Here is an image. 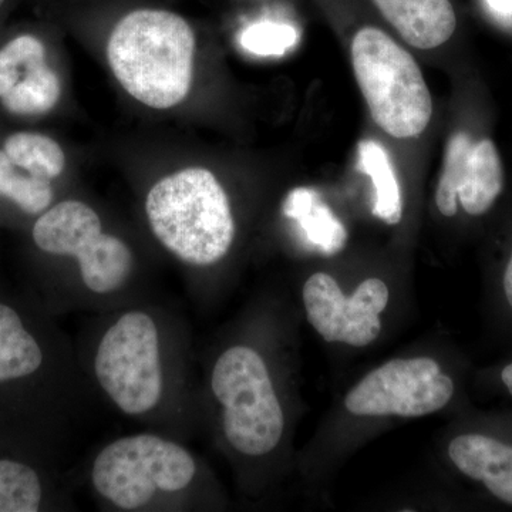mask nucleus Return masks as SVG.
<instances>
[{"label":"nucleus","instance_id":"nucleus-1","mask_svg":"<svg viewBox=\"0 0 512 512\" xmlns=\"http://www.w3.org/2000/svg\"><path fill=\"white\" fill-rule=\"evenodd\" d=\"M195 36L187 20L167 10L128 13L111 32L107 60L130 96L151 109L185 100L194 72Z\"/></svg>","mask_w":512,"mask_h":512},{"label":"nucleus","instance_id":"nucleus-13","mask_svg":"<svg viewBox=\"0 0 512 512\" xmlns=\"http://www.w3.org/2000/svg\"><path fill=\"white\" fill-rule=\"evenodd\" d=\"M42 363V349L19 313L0 303V383L33 375Z\"/></svg>","mask_w":512,"mask_h":512},{"label":"nucleus","instance_id":"nucleus-7","mask_svg":"<svg viewBox=\"0 0 512 512\" xmlns=\"http://www.w3.org/2000/svg\"><path fill=\"white\" fill-rule=\"evenodd\" d=\"M94 367L100 386L124 413L154 409L163 393L154 320L143 312L121 316L101 339Z\"/></svg>","mask_w":512,"mask_h":512},{"label":"nucleus","instance_id":"nucleus-4","mask_svg":"<svg viewBox=\"0 0 512 512\" xmlns=\"http://www.w3.org/2000/svg\"><path fill=\"white\" fill-rule=\"evenodd\" d=\"M211 384L224 407L229 444L251 457L275 450L284 434V412L261 355L247 346L228 349L215 363Z\"/></svg>","mask_w":512,"mask_h":512},{"label":"nucleus","instance_id":"nucleus-3","mask_svg":"<svg viewBox=\"0 0 512 512\" xmlns=\"http://www.w3.org/2000/svg\"><path fill=\"white\" fill-rule=\"evenodd\" d=\"M352 64L370 114L394 138L420 136L433 114L430 90L414 57L383 30L360 29Z\"/></svg>","mask_w":512,"mask_h":512},{"label":"nucleus","instance_id":"nucleus-22","mask_svg":"<svg viewBox=\"0 0 512 512\" xmlns=\"http://www.w3.org/2000/svg\"><path fill=\"white\" fill-rule=\"evenodd\" d=\"M503 285L505 298H507V302L510 303V306L512 308V252L510 256V261H508L507 264V268H505Z\"/></svg>","mask_w":512,"mask_h":512},{"label":"nucleus","instance_id":"nucleus-5","mask_svg":"<svg viewBox=\"0 0 512 512\" xmlns=\"http://www.w3.org/2000/svg\"><path fill=\"white\" fill-rule=\"evenodd\" d=\"M194 476L185 448L151 434L114 441L101 450L92 471L97 493L123 510L143 507L157 491L184 490Z\"/></svg>","mask_w":512,"mask_h":512},{"label":"nucleus","instance_id":"nucleus-12","mask_svg":"<svg viewBox=\"0 0 512 512\" xmlns=\"http://www.w3.org/2000/svg\"><path fill=\"white\" fill-rule=\"evenodd\" d=\"M448 457L471 480L480 481L503 503L512 505V446L484 434L451 440Z\"/></svg>","mask_w":512,"mask_h":512},{"label":"nucleus","instance_id":"nucleus-15","mask_svg":"<svg viewBox=\"0 0 512 512\" xmlns=\"http://www.w3.org/2000/svg\"><path fill=\"white\" fill-rule=\"evenodd\" d=\"M360 164L363 171L372 178L375 188L373 214L387 225L402 221L403 200L399 181L389 154L376 141H363L359 146Z\"/></svg>","mask_w":512,"mask_h":512},{"label":"nucleus","instance_id":"nucleus-8","mask_svg":"<svg viewBox=\"0 0 512 512\" xmlns=\"http://www.w3.org/2000/svg\"><path fill=\"white\" fill-rule=\"evenodd\" d=\"M454 396V382L430 357L394 359L365 376L345 399L359 417H421L444 409Z\"/></svg>","mask_w":512,"mask_h":512},{"label":"nucleus","instance_id":"nucleus-16","mask_svg":"<svg viewBox=\"0 0 512 512\" xmlns=\"http://www.w3.org/2000/svg\"><path fill=\"white\" fill-rule=\"evenodd\" d=\"M62 97L59 74L47 62L20 80L3 99L0 106L16 117H42L50 113Z\"/></svg>","mask_w":512,"mask_h":512},{"label":"nucleus","instance_id":"nucleus-24","mask_svg":"<svg viewBox=\"0 0 512 512\" xmlns=\"http://www.w3.org/2000/svg\"><path fill=\"white\" fill-rule=\"evenodd\" d=\"M501 380H503L504 386L507 387L512 396V363L504 367L503 372H501Z\"/></svg>","mask_w":512,"mask_h":512},{"label":"nucleus","instance_id":"nucleus-21","mask_svg":"<svg viewBox=\"0 0 512 512\" xmlns=\"http://www.w3.org/2000/svg\"><path fill=\"white\" fill-rule=\"evenodd\" d=\"M298 32L285 23L261 22L241 33L239 43L258 56H282L298 43Z\"/></svg>","mask_w":512,"mask_h":512},{"label":"nucleus","instance_id":"nucleus-17","mask_svg":"<svg viewBox=\"0 0 512 512\" xmlns=\"http://www.w3.org/2000/svg\"><path fill=\"white\" fill-rule=\"evenodd\" d=\"M0 148L20 168L46 180H56L66 165L60 144L35 131H16L3 140Z\"/></svg>","mask_w":512,"mask_h":512},{"label":"nucleus","instance_id":"nucleus-18","mask_svg":"<svg viewBox=\"0 0 512 512\" xmlns=\"http://www.w3.org/2000/svg\"><path fill=\"white\" fill-rule=\"evenodd\" d=\"M52 183L20 168L0 148V198L12 202L25 214H43L55 195Z\"/></svg>","mask_w":512,"mask_h":512},{"label":"nucleus","instance_id":"nucleus-10","mask_svg":"<svg viewBox=\"0 0 512 512\" xmlns=\"http://www.w3.org/2000/svg\"><path fill=\"white\" fill-rule=\"evenodd\" d=\"M504 188V171L493 141H473L466 131L448 140L443 173L436 191L437 208L444 217H454L458 202L473 217L493 208Z\"/></svg>","mask_w":512,"mask_h":512},{"label":"nucleus","instance_id":"nucleus-9","mask_svg":"<svg viewBox=\"0 0 512 512\" xmlns=\"http://www.w3.org/2000/svg\"><path fill=\"white\" fill-rule=\"evenodd\" d=\"M390 293L382 279L369 278L346 296L333 276L318 272L303 285L306 316L326 342L365 348L382 332L380 313Z\"/></svg>","mask_w":512,"mask_h":512},{"label":"nucleus","instance_id":"nucleus-25","mask_svg":"<svg viewBox=\"0 0 512 512\" xmlns=\"http://www.w3.org/2000/svg\"><path fill=\"white\" fill-rule=\"evenodd\" d=\"M6 0H0V10L5 6Z\"/></svg>","mask_w":512,"mask_h":512},{"label":"nucleus","instance_id":"nucleus-20","mask_svg":"<svg viewBox=\"0 0 512 512\" xmlns=\"http://www.w3.org/2000/svg\"><path fill=\"white\" fill-rule=\"evenodd\" d=\"M42 484L36 471L13 460H0V512H36Z\"/></svg>","mask_w":512,"mask_h":512},{"label":"nucleus","instance_id":"nucleus-6","mask_svg":"<svg viewBox=\"0 0 512 512\" xmlns=\"http://www.w3.org/2000/svg\"><path fill=\"white\" fill-rule=\"evenodd\" d=\"M33 241L50 255L74 256L90 291L110 293L133 271V254L121 239L104 234L99 215L80 201H63L40 215Z\"/></svg>","mask_w":512,"mask_h":512},{"label":"nucleus","instance_id":"nucleus-2","mask_svg":"<svg viewBox=\"0 0 512 512\" xmlns=\"http://www.w3.org/2000/svg\"><path fill=\"white\" fill-rule=\"evenodd\" d=\"M146 211L158 241L187 264H217L234 242L227 192L205 168H187L163 178L151 188Z\"/></svg>","mask_w":512,"mask_h":512},{"label":"nucleus","instance_id":"nucleus-23","mask_svg":"<svg viewBox=\"0 0 512 512\" xmlns=\"http://www.w3.org/2000/svg\"><path fill=\"white\" fill-rule=\"evenodd\" d=\"M491 8L500 13H512V0H488Z\"/></svg>","mask_w":512,"mask_h":512},{"label":"nucleus","instance_id":"nucleus-19","mask_svg":"<svg viewBox=\"0 0 512 512\" xmlns=\"http://www.w3.org/2000/svg\"><path fill=\"white\" fill-rule=\"evenodd\" d=\"M49 62L40 37L22 33L0 46V99L28 74Z\"/></svg>","mask_w":512,"mask_h":512},{"label":"nucleus","instance_id":"nucleus-14","mask_svg":"<svg viewBox=\"0 0 512 512\" xmlns=\"http://www.w3.org/2000/svg\"><path fill=\"white\" fill-rule=\"evenodd\" d=\"M313 197L312 191L303 188L292 191L286 198L285 215L299 221L306 237L318 245L323 254H338L345 248L348 232L332 211Z\"/></svg>","mask_w":512,"mask_h":512},{"label":"nucleus","instance_id":"nucleus-11","mask_svg":"<svg viewBox=\"0 0 512 512\" xmlns=\"http://www.w3.org/2000/svg\"><path fill=\"white\" fill-rule=\"evenodd\" d=\"M404 42L416 49L444 45L457 28L450 0H372Z\"/></svg>","mask_w":512,"mask_h":512}]
</instances>
